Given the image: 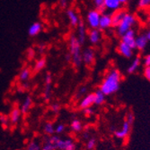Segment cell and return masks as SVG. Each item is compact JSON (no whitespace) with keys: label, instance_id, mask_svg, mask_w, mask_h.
Returning <instances> with one entry per match:
<instances>
[{"label":"cell","instance_id":"obj_1","mask_svg":"<svg viewBox=\"0 0 150 150\" xmlns=\"http://www.w3.org/2000/svg\"><path fill=\"white\" fill-rule=\"evenodd\" d=\"M121 81V73L117 69L110 70L104 76L101 85L100 89L105 96H110L116 93L120 89Z\"/></svg>","mask_w":150,"mask_h":150},{"label":"cell","instance_id":"obj_2","mask_svg":"<svg viewBox=\"0 0 150 150\" xmlns=\"http://www.w3.org/2000/svg\"><path fill=\"white\" fill-rule=\"evenodd\" d=\"M82 45L78 41L77 36L71 35L69 38V53L72 56V64L76 68H80L83 63Z\"/></svg>","mask_w":150,"mask_h":150},{"label":"cell","instance_id":"obj_3","mask_svg":"<svg viewBox=\"0 0 150 150\" xmlns=\"http://www.w3.org/2000/svg\"><path fill=\"white\" fill-rule=\"evenodd\" d=\"M137 23L138 20L136 15L130 13H127L121 20V22L120 23V24L118 25V27L116 28L117 35L120 38H121V36L124 35L127 31L132 30L137 25Z\"/></svg>","mask_w":150,"mask_h":150},{"label":"cell","instance_id":"obj_4","mask_svg":"<svg viewBox=\"0 0 150 150\" xmlns=\"http://www.w3.org/2000/svg\"><path fill=\"white\" fill-rule=\"evenodd\" d=\"M101 13L97 9H92L86 14V23L92 29H99Z\"/></svg>","mask_w":150,"mask_h":150},{"label":"cell","instance_id":"obj_5","mask_svg":"<svg viewBox=\"0 0 150 150\" xmlns=\"http://www.w3.org/2000/svg\"><path fill=\"white\" fill-rule=\"evenodd\" d=\"M136 31L134 29L130 30L128 31H127L124 35L121 36V41L126 43L127 45H128L131 48L136 49V43H135V40H136Z\"/></svg>","mask_w":150,"mask_h":150},{"label":"cell","instance_id":"obj_6","mask_svg":"<svg viewBox=\"0 0 150 150\" xmlns=\"http://www.w3.org/2000/svg\"><path fill=\"white\" fill-rule=\"evenodd\" d=\"M112 27V22H111V13L105 12L101 14L100 17V23H99V30H105Z\"/></svg>","mask_w":150,"mask_h":150},{"label":"cell","instance_id":"obj_7","mask_svg":"<svg viewBox=\"0 0 150 150\" xmlns=\"http://www.w3.org/2000/svg\"><path fill=\"white\" fill-rule=\"evenodd\" d=\"M82 59L83 63H85L86 65H91L93 64L95 59V52L93 48L87 47L82 51Z\"/></svg>","mask_w":150,"mask_h":150},{"label":"cell","instance_id":"obj_8","mask_svg":"<svg viewBox=\"0 0 150 150\" xmlns=\"http://www.w3.org/2000/svg\"><path fill=\"white\" fill-rule=\"evenodd\" d=\"M103 6H104L106 12L111 13L122 8V5L121 4L119 0H104Z\"/></svg>","mask_w":150,"mask_h":150},{"label":"cell","instance_id":"obj_9","mask_svg":"<svg viewBox=\"0 0 150 150\" xmlns=\"http://www.w3.org/2000/svg\"><path fill=\"white\" fill-rule=\"evenodd\" d=\"M130 128H131V124H129L128 122H127V121L125 120L124 122H123V124H122L121 129H120V130H115V131H114V136H115L117 139H126V138L129 135Z\"/></svg>","mask_w":150,"mask_h":150},{"label":"cell","instance_id":"obj_10","mask_svg":"<svg viewBox=\"0 0 150 150\" xmlns=\"http://www.w3.org/2000/svg\"><path fill=\"white\" fill-rule=\"evenodd\" d=\"M118 52L124 56L125 58H131L133 56V48H131L128 45H127L126 43L121 41L118 45Z\"/></svg>","mask_w":150,"mask_h":150},{"label":"cell","instance_id":"obj_11","mask_svg":"<svg viewBox=\"0 0 150 150\" xmlns=\"http://www.w3.org/2000/svg\"><path fill=\"white\" fill-rule=\"evenodd\" d=\"M128 12L126 11V9L121 8L114 13H111V22H112V27L113 28H117L118 25L120 24V23L121 22V20L123 19V17L125 16V14Z\"/></svg>","mask_w":150,"mask_h":150},{"label":"cell","instance_id":"obj_12","mask_svg":"<svg viewBox=\"0 0 150 150\" xmlns=\"http://www.w3.org/2000/svg\"><path fill=\"white\" fill-rule=\"evenodd\" d=\"M102 31L99 29H92L88 32V40L92 45H97L102 40Z\"/></svg>","mask_w":150,"mask_h":150},{"label":"cell","instance_id":"obj_13","mask_svg":"<svg viewBox=\"0 0 150 150\" xmlns=\"http://www.w3.org/2000/svg\"><path fill=\"white\" fill-rule=\"evenodd\" d=\"M66 14L68 18V21H69V23L72 27H78L79 22H80V18H79V15L78 13L75 11L74 9L72 8H68L66 12Z\"/></svg>","mask_w":150,"mask_h":150},{"label":"cell","instance_id":"obj_14","mask_svg":"<svg viewBox=\"0 0 150 150\" xmlns=\"http://www.w3.org/2000/svg\"><path fill=\"white\" fill-rule=\"evenodd\" d=\"M135 43H136V49H138L139 51H143L148 44V40H147L146 34L140 33V34L137 35Z\"/></svg>","mask_w":150,"mask_h":150},{"label":"cell","instance_id":"obj_15","mask_svg":"<svg viewBox=\"0 0 150 150\" xmlns=\"http://www.w3.org/2000/svg\"><path fill=\"white\" fill-rule=\"evenodd\" d=\"M93 105H95V93L87 94V95L85 96L79 102V107L81 109L91 107Z\"/></svg>","mask_w":150,"mask_h":150},{"label":"cell","instance_id":"obj_16","mask_svg":"<svg viewBox=\"0 0 150 150\" xmlns=\"http://www.w3.org/2000/svg\"><path fill=\"white\" fill-rule=\"evenodd\" d=\"M21 115H22V112H21L20 107H17V106L13 107L10 112V115H9L10 123L12 125L17 124L21 119Z\"/></svg>","mask_w":150,"mask_h":150},{"label":"cell","instance_id":"obj_17","mask_svg":"<svg viewBox=\"0 0 150 150\" xmlns=\"http://www.w3.org/2000/svg\"><path fill=\"white\" fill-rule=\"evenodd\" d=\"M77 38H78V40L81 45H83L85 42L86 29H85V24L82 20H80V22L78 25V36H77Z\"/></svg>","mask_w":150,"mask_h":150},{"label":"cell","instance_id":"obj_18","mask_svg":"<svg viewBox=\"0 0 150 150\" xmlns=\"http://www.w3.org/2000/svg\"><path fill=\"white\" fill-rule=\"evenodd\" d=\"M73 144H75V142L72 139H60L59 141L56 143L55 146L57 150H66L68 146H70Z\"/></svg>","mask_w":150,"mask_h":150},{"label":"cell","instance_id":"obj_19","mask_svg":"<svg viewBox=\"0 0 150 150\" xmlns=\"http://www.w3.org/2000/svg\"><path fill=\"white\" fill-rule=\"evenodd\" d=\"M32 106V98L30 96H28L25 98V99L24 100V102L22 103L21 107H20L22 115H26L29 112V111L31 110Z\"/></svg>","mask_w":150,"mask_h":150},{"label":"cell","instance_id":"obj_20","mask_svg":"<svg viewBox=\"0 0 150 150\" xmlns=\"http://www.w3.org/2000/svg\"><path fill=\"white\" fill-rule=\"evenodd\" d=\"M42 23L39 22H36L30 25V27L28 29V34L30 37H34V36L38 35L42 31Z\"/></svg>","mask_w":150,"mask_h":150},{"label":"cell","instance_id":"obj_21","mask_svg":"<svg viewBox=\"0 0 150 150\" xmlns=\"http://www.w3.org/2000/svg\"><path fill=\"white\" fill-rule=\"evenodd\" d=\"M140 64H141L140 56H136V57L133 59V61L131 62V64H129V66L128 67V69H127L128 73H129V74L135 73L138 71V69L139 68Z\"/></svg>","mask_w":150,"mask_h":150},{"label":"cell","instance_id":"obj_22","mask_svg":"<svg viewBox=\"0 0 150 150\" xmlns=\"http://www.w3.org/2000/svg\"><path fill=\"white\" fill-rule=\"evenodd\" d=\"M105 95L101 91V89H97L95 92V105H101L104 103L105 101Z\"/></svg>","mask_w":150,"mask_h":150},{"label":"cell","instance_id":"obj_23","mask_svg":"<svg viewBox=\"0 0 150 150\" xmlns=\"http://www.w3.org/2000/svg\"><path fill=\"white\" fill-rule=\"evenodd\" d=\"M70 129L74 132H79L83 129V125L80 120L78 119H73L70 124Z\"/></svg>","mask_w":150,"mask_h":150},{"label":"cell","instance_id":"obj_24","mask_svg":"<svg viewBox=\"0 0 150 150\" xmlns=\"http://www.w3.org/2000/svg\"><path fill=\"white\" fill-rule=\"evenodd\" d=\"M51 94H52V86L51 84H44L43 88V98L46 102H49L51 98Z\"/></svg>","mask_w":150,"mask_h":150},{"label":"cell","instance_id":"obj_25","mask_svg":"<svg viewBox=\"0 0 150 150\" xmlns=\"http://www.w3.org/2000/svg\"><path fill=\"white\" fill-rule=\"evenodd\" d=\"M46 64H47V61L45 58L42 57L40 58L38 61L35 63V65H34V68H33V71L34 72H39L41 71L42 70H43L46 66Z\"/></svg>","mask_w":150,"mask_h":150},{"label":"cell","instance_id":"obj_26","mask_svg":"<svg viewBox=\"0 0 150 150\" xmlns=\"http://www.w3.org/2000/svg\"><path fill=\"white\" fill-rule=\"evenodd\" d=\"M31 76V71L28 69V68H24L21 70L20 73H19V76H18V78H19V80L23 82H26L29 78Z\"/></svg>","mask_w":150,"mask_h":150},{"label":"cell","instance_id":"obj_27","mask_svg":"<svg viewBox=\"0 0 150 150\" xmlns=\"http://www.w3.org/2000/svg\"><path fill=\"white\" fill-rule=\"evenodd\" d=\"M43 131L44 133L48 136H52L55 133V126L52 122H46L43 126Z\"/></svg>","mask_w":150,"mask_h":150},{"label":"cell","instance_id":"obj_28","mask_svg":"<svg viewBox=\"0 0 150 150\" xmlns=\"http://www.w3.org/2000/svg\"><path fill=\"white\" fill-rule=\"evenodd\" d=\"M138 7L143 12L147 11L148 9H150V0H139Z\"/></svg>","mask_w":150,"mask_h":150},{"label":"cell","instance_id":"obj_29","mask_svg":"<svg viewBox=\"0 0 150 150\" xmlns=\"http://www.w3.org/2000/svg\"><path fill=\"white\" fill-rule=\"evenodd\" d=\"M93 4L95 6V9H97L101 13H103L106 12L105 8H104V6H103V1L104 0H93Z\"/></svg>","mask_w":150,"mask_h":150},{"label":"cell","instance_id":"obj_30","mask_svg":"<svg viewBox=\"0 0 150 150\" xmlns=\"http://www.w3.org/2000/svg\"><path fill=\"white\" fill-rule=\"evenodd\" d=\"M26 150H42V147H41L40 144L37 141L32 140L27 144Z\"/></svg>","mask_w":150,"mask_h":150},{"label":"cell","instance_id":"obj_31","mask_svg":"<svg viewBox=\"0 0 150 150\" xmlns=\"http://www.w3.org/2000/svg\"><path fill=\"white\" fill-rule=\"evenodd\" d=\"M87 90H88V88H87L86 86H80V87L78 88V91H77L76 98H78V99H79V98H84L83 96H85V94L87 93Z\"/></svg>","mask_w":150,"mask_h":150},{"label":"cell","instance_id":"obj_32","mask_svg":"<svg viewBox=\"0 0 150 150\" xmlns=\"http://www.w3.org/2000/svg\"><path fill=\"white\" fill-rule=\"evenodd\" d=\"M0 123L3 127H7L8 124L10 123V119L9 116L5 115V114H0Z\"/></svg>","mask_w":150,"mask_h":150},{"label":"cell","instance_id":"obj_33","mask_svg":"<svg viewBox=\"0 0 150 150\" xmlns=\"http://www.w3.org/2000/svg\"><path fill=\"white\" fill-rule=\"evenodd\" d=\"M96 145V139L95 138H90L88 140H87V143H86V148L88 150H92L95 148Z\"/></svg>","mask_w":150,"mask_h":150},{"label":"cell","instance_id":"obj_34","mask_svg":"<svg viewBox=\"0 0 150 150\" xmlns=\"http://www.w3.org/2000/svg\"><path fill=\"white\" fill-rule=\"evenodd\" d=\"M66 129V126L63 123H59L57 126L55 127V133L57 134H61L63 133Z\"/></svg>","mask_w":150,"mask_h":150},{"label":"cell","instance_id":"obj_35","mask_svg":"<svg viewBox=\"0 0 150 150\" xmlns=\"http://www.w3.org/2000/svg\"><path fill=\"white\" fill-rule=\"evenodd\" d=\"M42 150H57V149H56V147H55L54 145H52L51 143H50V142H48L46 140L44 142L42 147Z\"/></svg>","mask_w":150,"mask_h":150},{"label":"cell","instance_id":"obj_36","mask_svg":"<svg viewBox=\"0 0 150 150\" xmlns=\"http://www.w3.org/2000/svg\"><path fill=\"white\" fill-rule=\"evenodd\" d=\"M50 110L54 112V114H58L60 110V105L59 103H54L50 105Z\"/></svg>","mask_w":150,"mask_h":150},{"label":"cell","instance_id":"obj_37","mask_svg":"<svg viewBox=\"0 0 150 150\" xmlns=\"http://www.w3.org/2000/svg\"><path fill=\"white\" fill-rule=\"evenodd\" d=\"M83 112L86 116H92L93 114H95V110H93L92 107H88V108L83 109Z\"/></svg>","mask_w":150,"mask_h":150},{"label":"cell","instance_id":"obj_38","mask_svg":"<svg viewBox=\"0 0 150 150\" xmlns=\"http://www.w3.org/2000/svg\"><path fill=\"white\" fill-rule=\"evenodd\" d=\"M126 121L128 122V123L131 124V125L133 124V122H134V121H135V116H134V115L132 114V112H128V114L127 115V119H126Z\"/></svg>","mask_w":150,"mask_h":150},{"label":"cell","instance_id":"obj_39","mask_svg":"<svg viewBox=\"0 0 150 150\" xmlns=\"http://www.w3.org/2000/svg\"><path fill=\"white\" fill-rule=\"evenodd\" d=\"M51 82H52V75L50 72H47L44 79V84H51Z\"/></svg>","mask_w":150,"mask_h":150},{"label":"cell","instance_id":"obj_40","mask_svg":"<svg viewBox=\"0 0 150 150\" xmlns=\"http://www.w3.org/2000/svg\"><path fill=\"white\" fill-rule=\"evenodd\" d=\"M34 57H35V50H33L32 48H29L27 50V58L32 60Z\"/></svg>","mask_w":150,"mask_h":150},{"label":"cell","instance_id":"obj_41","mask_svg":"<svg viewBox=\"0 0 150 150\" xmlns=\"http://www.w3.org/2000/svg\"><path fill=\"white\" fill-rule=\"evenodd\" d=\"M146 13V18H145V22L147 25V27L150 29V9H148L147 11L145 12Z\"/></svg>","mask_w":150,"mask_h":150},{"label":"cell","instance_id":"obj_42","mask_svg":"<svg viewBox=\"0 0 150 150\" xmlns=\"http://www.w3.org/2000/svg\"><path fill=\"white\" fill-rule=\"evenodd\" d=\"M144 76L148 81H150V66L145 67V69H144Z\"/></svg>","mask_w":150,"mask_h":150},{"label":"cell","instance_id":"obj_43","mask_svg":"<svg viewBox=\"0 0 150 150\" xmlns=\"http://www.w3.org/2000/svg\"><path fill=\"white\" fill-rule=\"evenodd\" d=\"M144 64H145V67L150 66V54L144 56Z\"/></svg>","mask_w":150,"mask_h":150},{"label":"cell","instance_id":"obj_44","mask_svg":"<svg viewBox=\"0 0 150 150\" xmlns=\"http://www.w3.org/2000/svg\"><path fill=\"white\" fill-rule=\"evenodd\" d=\"M59 4L61 8H66L67 6V0H59Z\"/></svg>","mask_w":150,"mask_h":150},{"label":"cell","instance_id":"obj_45","mask_svg":"<svg viewBox=\"0 0 150 150\" xmlns=\"http://www.w3.org/2000/svg\"><path fill=\"white\" fill-rule=\"evenodd\" d=\"M45 45L44 44H40L39 46H38V52L40 53V54H42L44 51H45Z\"/></svg>","mask_w":150,"mask_h":150},{"label":"cell","instance_id":"obj_46","mask_svg":"<svg viewBox=\"0 0 150 150\" xmlns=\"http://www.w3.org/2000/svg\"><path fill=\"white\" fill-rule=\"evenodd\" d=\"M65 60H66V62H67V63H69V62L72 61V56H71V54H70L69 52H68L67 54H66V55H65Z\"/></svg>","mask_w":150,"mask_h":150},{"label":"cell","instance_id":"obj_47","mask_svg":"<svg viewBox=\"0 0 150 150\" xmlns=\"http://www.w3.org/2000/svg\"><path fill=\"white\" fill-rule=\"evenodd\" d=\"M66 150H76V144H73L70 146H68Z\"/></svg>","mask_w":150,"mask_h":150},{"label":"cell","instance_id":"obj_48","mask_svg":"<svg viewBox=\"0 0 150 150\" xmlns=\"http://www.w3.org/2000/svg\"><path fill=\"white\" fill-rule=\"evenodd\" d=\"M146 38H147V40H148V41H150V29H148L146 31Z\"/></svg>","mask_w":150,"mask_h":150},{"label":"cell","instance_id":"obj_49","mask_svg":"<svg viewBox=\"0 0 150 150\" xmlns=\"http://www.w3.org/2000/svg\"><path fill=\"white\" fill-rule=\"evenodd\" d=\"M83 138L85 139H89V133L87 132H84V134H83Z\"/></svg>","mask_w":150,"mask_h":150},{"label":"cell","instance_id":"obj_50","mask_svg":"<svg viewBox=\"0 0 150 150\" xmlns=\"http://www.w3.org/2000/svg\"><path fill=\"white\" fill-rule=\"evenodd\" d=\"M119 1L121 2V5H125V4H127L129 1V0H119Z\"/></svg>","mask_w":150,"mask_h":150}]
</instances>
